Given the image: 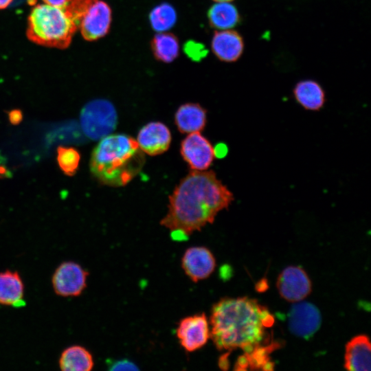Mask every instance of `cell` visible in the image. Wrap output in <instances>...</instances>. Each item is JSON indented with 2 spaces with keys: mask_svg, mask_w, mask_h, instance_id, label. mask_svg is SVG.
<instances>
[{
  "mask_svg": "<svg viewBox=\"0 0 371 371\" xmlns=\"http://www.w3.org/2000/svg\"><path fill=\"white\" fill-rule=\"evenodd\" d=\"M277 288L284 300L297 302L304 299L311 293V282L301 267L290 266L279 275Z\"/></svg>",
  "mask_w": 371,
  "mask_h": 371,
  "instance_id": "30bf717a",
  "label": "cell"
},
{
  "mask_svg": "<svg viewBox=\"0 0 371 371\" xmlns=\"http://www.w3.org/2000/svg\"><path fill=\"white\" fill-rule=\"evenodd\" d=\"M183 50L189 58L194 61H199L207 54L205 46L194 41H188L183 45Z\"/></svg>",
  "mask_w": 371,
  "mask_h": 371,
  "instance_id": "484cf974",
  "label": "cell"
},
{
  "mask_svg": "<svg viewBox=\"0 0 371 371\" xmlns=\"http://www.w3.org/2000/svg\"><path fill=\"white\" fill-rule=\"evenodd\" d=\"M144 153L134 138L126 134H110L100 139L90 159V170L102 184L122 187L142 170Z\"/></svg>",
  "mask_w": 371,
  "mask_h": 371,
  "instance_id": "3957f363",
  "label": "cell"
},
{
  "mask_svg": "<svg viewBox=\"0 0 371 371\" xmlns=\"http://www.w3.org/2000/svg\"><path fill=\"white\" fill-rule=\"evenodd\" d=\"M115 106L106 99H95L87 103L80 112V120L85 135L92 140H100L111 134L117 124Z\"/></svg>",
  "mask_w": 371,
  "mask_h": 371,
  "instance_id": "5b68a950",
  "label": "cell"
},
{
  "mask_svg": "<svg viewBox=\"0 0 371 371\" xmlns=\"http://www.w3.org/2000/svg\"><path fill=\"white\" fill-rule=\"evenodd\" d=\"M112 370H137L138 369L135 365L128 361L122 360L117 361L111 365Z\"/></svg>",
  "mask_w": 371,
  "mask_h": 371,
  "instance_id": "4316f807",
  "label": "cell"
},
{
  "mask_svg": "<svg viewBox=\"0 0 371 371\" xmlns=\"http://www.w3.org/2000/svg\"><path fill=\"white\" fill-rule=\"evenodd\" d=\"M43 1L49 5L62 8L66 3L67 0H43Z\"/></svg>",
  "mask_w": 371,
  "mask_h": 371,
  "instance_id": "f1b7e54d",
  "label": "cell"
},
{
  "mask_svg": "<svg viewBox=\"0 0 371 371\" xmlns=\"http://www.w3.org/2000/svg\"><path fill=\"white\" fill-rule=\"evenodd\" d=\"M273 323V315L254 299L223 298L212 308L210 338L218 350L249 352L262 346Z\"/></svg>",
  "mask_w": 371,
  "mask_h": 371,
  "instance_id": "7a4b0ae2",
  "label": "cell"
},
{
  "mask_svg": "<svg viewBox=\"0 0 371 371\" xmlns=\"http://www.w3.org/2000/svg\"><path fill=\"white\" fill-rule=\"evenodd\" d=\"M58 365L64 371H89L94 366L91 353L79 345L71 346L61 353Z\"/></svg>",
  "mask_w": 371,
  "mask_h": 371,
  "instance_id": "ffe728a7",
  "label": "cell"
},
{
  "mask_svg": "<svg viewBox=\"0 0 371 371\" xmlns=\"http://www.w3.org/2000/svg\"><path fill=\"white\" fill-rule=\"evenodd\" d=\"M25 286L20 274L7 269L0 272V304L14 308L25 305Z\"/></svg>",
  "mask_w": 371,
  "mask_h": 371,
  "instance_id": "e0dca14e",
  "label": "cell"
},
{
  "mask_svg": "<svg viewBox=\"0 0 371 371\" xmlns=\"http://www.w3.org/2000/svg\"><path fill=\"white\" fill-rule=\"evenodd\" d=\"M97 0H67L61 8L79 27L80 21L89 8Z\"/></svg>",
  "mask_w": 371,
  "mask_h": 371,
  "instance_id": "d4e9b609",
  "label": "cell"
},
{
  "mask_svg": "<svg viewBox=\"0 0 371 371\" xmlns=\"http://www.w3.org/2000/svg\"><path fill=\"white\" fill-rule=\"evenodd\" d=\"M181 267L186 276L194 282H197L212 273L216 267V260L207 247H191L182 256Z\"/></svg>",
  "mask_w": 371,
  "mask_h": 371,
  "instance_id": "8fae6325",
  "label": "cell"
},
{
  "mask_svg": "<svg viewBox=\"0 0 371 371\" xmlns=\"http://www.w3.org/2000/svg\"><path fill=\"white\" fill-rule=\"evenodd\" d=\"M176 335L181 346L188 352L203 347L210 338L209 321L204 313L186 317L180 320Z\"/></svg>",
  "mask_w": 371,
  "mask_h": 371,
  "instance_id": "ba28073f",
  "label": "cell"
},
{
  "mask_svg": "<svg viewBox=\"0 0 371 371\" xmlns=\"http://www.w3.org/2000/svg\"><path fill=\"white\" fill-rule=\"evenodd\" d=\"M8 117L12 124H18L23 119V115L20 110H12L8 113Z\"/></svg>",
  "mask_w": 371,
  "mask_h": 371,
  "instance_id": "83f0119b",
  "label": "cell"
},
{
  "mask_svg": "<svg viewBox=\"0 0 371 371\" xmlns=\"http://www.w3.org/2000/svg\"><path fill=\"white\" fill-rule=\"evenodd\" d=\"M148 19L153 30L164 32L170 30L175 25L177 14L171 4L161 3L151 10Z\"/></svg>",
  "mask_w": 371,
  "mask_h": 371,
  "instance_id": "603a6c76",
  "label": "cell"
},
{
  "mask_svg": "<svg viewBox=\"0 0 371 371\" xmlns=\"http://www.w3.org/2000/svg\"><path fill=\"white\" fill-rule=\"evenodd\" d=\"M371 347L369 337L359 335L346 346L344 368L350 371L370 370Z\"/></svg>",
  "mask_w": 371,
  "mask_h": 371,
  "instance_id": "9a60e30c",
  "label": "cell"
},
{
  "mask_svg": "<svg viewBox=\"0 0 371 371\" xmlns=\"http://www.w3.org/2000/svg\"><path fill=\"white\" fill-rule=\"evenodd\" d=\"M214 2H232L234 0H212Z\"/></svg>",
  "mask_w": 371,
  "mask_h": 371,
  "instance_id": "4dcf8cb0",
  "label": "cell"
},
{
  "mask_svg": "<svg viewBox=\"0 0 371 371\" xmlns=\"http://www.w3.org/2000/svg\"><path fill=\"white\" fill-rule=\"evenodd\" d=\"M174 120L181 133L201 132L207 123V111L198 103H185L177 109Z\"/></svg>",
  "mask_w": 371,
  "mask_h": 371,
  "instance_id": "2e32d148",
  "label": "cell"
},
{
  "mask_svg": "<svg viewBox=\"0 0 371 371\" xmlns=\"http://www.w3.org/2000/svg\"><path fill=\"white\" fill-rule=\"evenodd\" d=\"M233 194L213 170H192L168 196V211L160 224L170 230L174 239L184 240L227 209Z\"/></svg>",
  "mask_w": 371,
  "mask_h": 371,
  "instance_id": "6da1fadb",
  "label": "cell"
},
{
  "mask_svg": "<svg viewBox=\"0 0 371 371\" xmlns=\"http://www.w3.org/2000/svg\"><path fill=\"white\" fill-rule=\"evenodd\" d=\"M150 49L157 60L171 63L179 55V41L173 33L157 32L150 41Z\"/></svg>",
  "mask_w": 371,
  "mask_h": 371,
  "instance_id": "44dd1931",
  "label": "cell"
},
{
  "mask_svg": "<svg viewBox=\"0 0 371 371\" xmlns=\"http://www.w3.org/2000/svg\"><path fill=\"white\" fill-rule=\"evenodd\" d=\"M293 93L297 103L308 111H319L326 101L324 89L314 80L299 81L294 87Z\"/></svg>",
  "mask_w": 371,
  "mask_h": 371,
  "instance_id": "ac0fdd59",
  "label": "cell"
},
{
  "mask_svg": "<svg viewBox=\"0 0 371 371\" xmlns=\"http://www.w3.org/2000/svg\"><path fill=\"white\" fill-rule=\"evenodd\" d=\"M180 153L192 170L198 171L207 170L216 157L214 148L201 132L188 134L181 143Z\"/></svg>",
  "mask_w": 371,
  "mask_h": 371,
  "instance_id": "52a82bcc",
  "label": "cell"
},
{
  "mask_svg": "<svg viewBox=\"0 0 371 371\" xmlns=\"http://www.w3.org/2000/svg\"><path fill=\"white\" fill-rule=\"evenodd\" d=\"M80 153L74 148L59 146L57 148V161L61 170L67 175H74L79 166Z\"/></svg>",
  "mask_w": 371,
  "mask_h": 371,
  "instance_id": "cb8c5ba5",
  "label": "cell"
},
{
  "mask_svg": "<svg viewBox=\"0 0 371 371\" xmlns=\"http://www.w3.org/2000/svg\"><path fill=\"white\" fill-rule=\"evenodd\" d=\"M172 140L168 127L160 122H150L139 131L136 141L144 153L150 156L167 151Z\"/></svg>",
  "mask_w": 371,
  "mask_h": 371,
  "instance_id": "7c38bea8",
  "label": "cell"
},
{
  "mask_svg": "<svg viewBox=\"0 0 371 371\" xmlns=\"http://www.w3.org/2000/svg\"><path fill=\"white\" fill-rule=\"evenodd\" d=\"M112 22V10L104 1L97 0L82 19L78 29L87 41H97L107 35Z\"/></svg>",
  "mask_w": 371,
  "mask_h": 371,
  "instance_id": "9c48e42d",
  "label": "cell"
},
{
  "mask_svg": "<svg viewBox=\"0 0 371 371\" xmlns=\"http://www.w3.org/2000/svg\"><path fill=\"white\" fill-rule=\"evenodd\" d=\"M89 273L80 265L73 261L63 262L54 271L52 283L56 295L77 297L87 287Z\"/></svg>",
  "mask_w": 371,
  "mask_h": 371,
  "instance_id": "8992f818",
  "label": "cell"
},
{
  "mask_svg": "<svg viewBox=\"0 0 371 371\" xmlns=\"http://www.w3.org/2000/svg\"><path fill=\"white\" fill-rule=\"evenodd\" d=\"M207 16L210 25L217 30L232 29L240 21L238 10L230 2H216L209 8Z\"/></svg>",
  "mask_w": 371,
  "mask_h": 371,
  "instance_id": "d6986e66",
  "label": "cell"
},
{
  "mask_svg": "<svg viewBox=\"0 0 371 371\" xmlns=\"http://www.w3.org/2000/svg\"><path fill=\"white\" fill-rule=\"evenodd\" d=\"M277 347V344L260 346L240 357L236 363L235 370L251 369L271 370L273 365L269 362V355Z\"/></svg>",
  "mask_w": 371,
  "mask_h": 371,
  "instance_id": "7402d4cb",
  "label": "cell"
},
{
  "mask_svg": "<svg viewBox=\"0 0 371 371\" xmlns=\"http://www.w3.org/2000/svg\"><path fill=\"white\" fill-rule=\"evenodd\" d=\"M289 313V327L291 333L302 337H309L319 328L321 315L313 304L295 302Z\"/></svg>",
  "mask_w": 371,
  "mask_h": 371,
  "instance_id": "4fadbf2b",
  "label": "cell"
},
{
  "mask_svg": "<svg viewBox=\"0 0 371 371\" xmlns=\"http://www.w3.org/2000/svg\"><path fill=\"white\" fill-rule=\"evenodd\" d=\"M78 27L61 8L37 4L27 18L26 35L39 45L67 48Z\"/></svg>",
  "mask_w": 371,
  "mask_h": 371,
  "instance_id": "277c9868",
  "label": "cell"
},
{
  "mask_svg": "<svg viewBox=\"0 0 371 371\" xmlns=\"http://www.w3.org/2000/svg\"><path fill=\"white\" fill-rule=\"evenodd\" d=\"M244 40L241 34L232 29L214 32L211 49L215 56L225 63L237 61L244 52Z\"/></svg>",
  "mask_w": 371,
  "mask_h": 371,
  "instance_id": "5bb4252c",
  "label": "cell"
},
{
  "mask_svg": "<svg viewBox=\"0 0 371 371\" xmlns=\"http://www.w3.org/2000/svg\"><path fill=\"white\" fill-rule=\"evenodd\" d=\"M13 0H0V10L6 8Z\"/></svg>",
  "mask_w": 371,
  "mask_h": 371,
  "instance_id": "f546056e",
  "label": "cell"
}]
</instances>
